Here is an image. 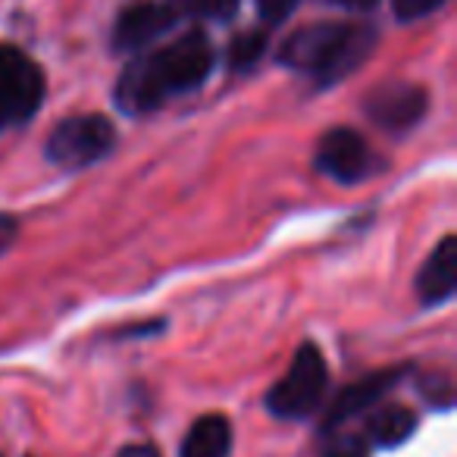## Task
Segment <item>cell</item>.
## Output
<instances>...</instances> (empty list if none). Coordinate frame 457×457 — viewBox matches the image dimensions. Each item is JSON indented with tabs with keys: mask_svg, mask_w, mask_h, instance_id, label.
<instances>
[{
	"mask_svg": "<svg viewBox=\"0 0 457 457\" xmlns=\"http://www.w3.org/2000/svg\"><path fill=\"white\" fill-rule=\"evenodd\" d=\"M213 70V45L201 29L176 38L157 54L132 60L116 85V101L126 113H151L170 95L191 91Z\"/></svg>",
	"mask_w": 457,
	"mask_h": 457,
	"instance_id": "6da1fadb",
	"label": "cell"
},
{
	"mask_svg": "<svg viewBox=\"0 0 457 457\" xmlns=\"http://www.w3.org/2000/svg\"><path fill=\"white\" fill-rule=\"evenodd\" d=\"M376 45V35L367 26L345 22H313L286 38L279 60L292 70L313 72L323 85L338 82L363 63Z\"/></svg>",
	"mask_w": 457,
	"mask_h": 457,
	"instance_id": "7a4b0ae2",
	"label": "cell"
},
{
	"mask_svg": "<svg viewBox=\"0 0 457 457\" xmlns=\"http://www.w3.org/2000/svg\"><path fill=\"white\" fill-rule=\"evenodd\" d=\"M326 386H329V370H326L323 354H320L317 345H304L295 354V363L288 367V373L270 388L267 407L276 417L301 420L320 407Z\"/></svg>",
	"mask_w": 457,
	"mask_h": 457,
	"instance_id": "3957f363",
	"label": "cell"
},
{
	"mask_svg": "<svg viewBox=\"0 0 457 457\" xmlns=\"http://www.w3.org/2000/svg\"><path fill=\"white\" fill-rule=\"evenodd\" d=\"M116 145V129L107 116L85 113L63 120L47 138V160L63 170H82L97 160H104Z\"/></svg>",
	"mask_w": 457,
	"mask_h": 457,
	"instance_id": "277c9868",
	"label": "cell"
},
{
	"mask_svg": "<svg viewBox=\"0 0 457 457\" xmlns=\"http://www.w3.org/2000/svg\"><path fill=\"white\" fill-rule=\"evenodd\" d=\"M45 101V76L20 47L0 45V129L20 126L38 113Z\"/></svg>",
	"mask_w": 457,
	"mask_h": 457,
	"instance_id": "5b68a950",
	"label": "cell"
},
{
	"mask_svg": "<svg viewBox=\"0 0 457 457\" xmlns=\"http://www.w3.org/2000/svg\"><path fill=\"white\" fill-rule=\"evenodd\" d=\"M363 110H367L370 120L379 129H386V132H392V135L411 132L426 113V91L420 88V85L401 82V79L382 82L367 95Z\"/></svg>",
	"mask_w": 457,
	"mask_h": 457,
	"instance_id": "8992f818",
	"label": "cell"
},
{
	"mask_svg": "<svg viewBox=\"0 0 457 457\" xmlns=\"http://www.w3.org/2000/svg\"><path fill=\"white\" fill-rule=\"evenodd\" d=\"M317 166L336 182H363L373 170V154L367 141L351 129H329L320 138L317 147Z\"/></svg>",
	"mask_w": 457,
	"mask_h": 457,
	"instance_id": "52a82bcc",
	"label": "cell"
},
{
	"mask_svg": "<svg viewBox=\"0 0 457 457\" xmlns=\"http://www.w3.org/2000/svg\"><path fill=\"white\" fill-rule=\"evenodd\" d=\"M401 376H407V367L379 370V373H370V376H363V379H357L354 386L342 388V392L332 398L323 426H326V429H332V426H342L345 420L357 417V413H363L367 407H373L382 395L392 392V388L398 386Z\"/></svg>",
	"mask_w": 457,
	"mask_h": 457,
	"instance_id": "ba28073f",
	"label": "cell"
},
{
	"mask_svg": "<svg viewBox=\"0 0 457 457\" xmlns=\"http://www.w3.org/2000/svg\"><path fill=\"white\" fill-rule=\"evenodd\" d=\"M172 22H176V10L163 7V4H135L116 20L113 45L120 51L135 54L151 41H157L166 29H172Z\"/></svg>",
	"mask_w": 457,
	"mask_h": 457,
	"instance_id": "9c48e42d",
	"label": "cell"
},
{
	"mask_svg": "<svg viewBox=\"0 0 457 457\" xmlns=\"http://www.w3.org/2000/svg\"><path fill=\"white\" fill-rule=\"evenodd\" d=\"M457 292V238L445 236L417 276V295L426 307H436Z\"/></svg>",
	"mask_w": 457,
	"mask_h": 457,
	"instance_id": "30bf717a",
	"label": "cell"
},
{
	"mask_svg": "<svg viewBox=\"0 0 457 457\" xmlns=\"http://www.w3.org/2000/svg\"><path fill=\"white\" fill-rule=\"evenodd\" d=\"M228 445H232L228 420L220 417V413H210V417H201L191 426L188 438L182 445V457H226Z\"/></svg>",
	"mask_w": 457,
	"mask_h": 457,
	"instance_id": "8fae6325",
	"label": "cell"
},
{
	"mask_svg": "<svg viewBox=\"0 0 457 457\" xmlns=\"http://www.w3.org/2000/svg\"><path fill=\"white\" fill-rule=\"evenodd\" d=\"M417 429V417L413 411L398 404H386L367 420V442H376L382 448H398L401 442L413 436Z\"/></svg>",
	"mask_w": 457,
	"mask_h": 457,
	"instance_id": "7c38bea8",
	"label": "cell"
},
{
	"mask_svg": "<svg viewBox=\"0 0 457 457\" xmlns=\"http://www.w3.org/2000/svg\"><path fill=\"white\" fill-rule=\"evenodd\" d=\"M263 51H267V32L263 29H251V32H242L238 38H232V45H228V63H232V70L248 72L261 63Z\"/></svg>",
	"mask_w": 457,
	"mask_h": 457,
	"instance_id": "4fadbf2b",
	"label": "cell"
},
{
	"mask_svg": "<svg viewBox=\"0 0 457 457\" xmlns=\"http://www.w3.org/2000/svg\"><path fill=\"white\" fill-rule=\"evenodd\" d=\"M320 457H370V442L367 436L345 432V436H336L332 442H326Z\"/></svg>",
	"mask_w": 457,
	"mask_h": 457,
	"instance_id": "5bb4252c",
	"label": "cell"
},
{
	"mask_svg": "<svg viewBox=\"0 0 457 457\" xmlns=\"http://www.w3.org/2000/svg\"><path fill=\"white\" fill-rule=\"evenodd\" d=\"M442 4L445 0H392V10L401 22H413V20H423V16L436 13Z\"/></svg>",
	"mask_w": 457,
	"mask_h": 457,
	"instance_id": "9a60e30c",
	"label": "cell"
},
{
	"mask_svg": "<svg viewBox=\"0 0 457 457\" xmlns=\"http://www.w3.org/2000/svg\"><path fill=\"white\" fill-rule=\"evenodd\" d=\"M420 392H423L436 407H448L451 398H454V392H451V379H448V376H442V373L426 376V379L420 382Z\"/></svg>",
	"mask_w": 457,
	"mask_h": 457,
	"instance_id": "2e32d148",
	"label": "cell"
},
{
	"mask_svg": "<svg viewBox=\"0 0 457 457\" xmlns=\"http://www.w3.org/2000/svg\"><path fill=\"white\" fill-rule=\"evenodd\" d=\"M301 0H257V10H261L263 22H270V26H276V22L288 20V16L295 13V7H298Z\"/></svg>",
	"mask_w": 457,
	"mask_h": 457,
	"instance_id": "e0dca14e",
	"label": "cell"
},
{
	"mask_svg": "<svg viewBox=\"0 0 457 457\" xmlns=\"http://www.w3.org/2000/svg\"><path fill=\"white\" fill-rule=\"evenodd\" d=\"M236 7L238 0H197V10H204L213 20H228V16L236 13Z\"/></svg>",
	"mask_w": 457,
	"mask_h": 457,
	"instance_id": "ac0fdd59",
	"label": "cell"
},
{
	"mask_svg": "<svg viewBox=\"0 0 457 457\" xmlns=\"http://www.w3.org/2000/svg\"><path fill=\"white\" fill-rule=\"evenodd\" d=\"M13 242H16V220L7 213H0V254H7Z\"/></svg>",
	"mask_w": 457,
	"mask_h": 457,
	"instance_id": "d6986e66",
	"label": "cell"
},
{
	"mask_svg": "<svg viewBox=\"0 0 457 457\" xmlns=\"http://www.w3.org/2000/svg\"><path fill=\"white\" fill-rule=\"evenodd\" d=\"M116 457H160L157 448H151V445H129V448H122Z\"/></svg>",
	"mask_w": 457,
	"mask_h": 457,
	"instance_id": "ffe728a7",
	"label": "cell"
},
{
	"mask_svg": "<svg viewBox=\"0 0 457 457\" xmlns=\"http://www.w3.org/2000/svg\"><path fill=\"white\" fill-rule=\"evenodd\" d=\"M338 7H348V10H370L376 7V0H332Z\"/></svg>",
	"mask_w": 457,
	"mask_h": 457,
	"instance_id": "44dd1931",
	"label": "cell"
},
{
	"mask_svg": "<svg viewBox=\"0 0 457 457\" xmlns=\"http://www.w3.org/2000/svg\"><path fill=\"white\" fill-rule=\"evenodd\" d=\"M179 4H188V7H197V0H179Z\"/></svg>",
	"mask_w": 457,
	"mask_h": 457,
	"instance_id": "7402d4cb",
	"label": "cell"
}]
</instances>
